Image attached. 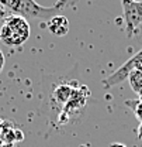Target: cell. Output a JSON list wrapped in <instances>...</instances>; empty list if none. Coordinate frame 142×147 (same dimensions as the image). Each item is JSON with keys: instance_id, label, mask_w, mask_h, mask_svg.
<instances>
[{"instance_id": "2", "label": "cell", "mask_w": 142, "mask_h": 147, "mask_svg": "<svg viewBox=\"0 0 142 147\" xmlns=\"http://www.w3.org/2000/svg\"><path fill=\"white\" fill-rule=\"evenodd\" d=\"M30 37V24L21 16L11 14L0 18V40L10 47L24 44Z\"/></svg>"}, {"instance_id": "10", "label": "cell", "mask_w": 142, "mask_h": 147, "mask_svg": "<svg viewBox=\"0 0 142 147\" xmlns=\"http://www.w3.org/2000/svg\"><path fill=\"white\" fill-rule=\"evenodd\" d=\"M23 139H24L23 131H21V130H18V129H16V142H21Z\"/></svg>"}, {"instance_id": "8", "label": "cell", "mask_w": 142, "mask_h": 147, "mask_svg": "<svg viewBox=\"0 0 142 147\" xmlns=\"http://www.w3.org/2000/svg\"><path fill=\"white\" fill-rule=\"evenodd\" d=\"M75 1H76V0H58L55 6H58V7H59L61 10H63L65 7H68L69 4H72V3H75Z\"/></svg>"}, {"instance_id": "3", "label": "cell", "mask_w": 142, "mask_h": 147, "mask_svg": "<svg viewBox=\"0 0 142 147\" xmlns=\"http://www.w3.org/2000/svg\"><path fill=\"white\" fill-rule=\"evenodd\" d=\"M141 67H142V50L138 51L134 57H131L127 62H124L117 71H114L110 76H107L106 79L103 81L104 88L108 89V88H111V86H114V85L121 84L123 81L128 79L129 75L134 72V71L139 69Z\"/></svg>"}, {"instance_id": "11", "label": "cell", "mask_w": 142, "mask_h": 147, "mask_svg": "<svg viewBox=\"0 0 142 147\" xmlns=\"http://www.w3.org/2000/svg\"><path fill=\"white\" fill-rule=\"evenodd\" d=\"M3 67H4V54H3V51L0 50V72H1Z\"/></svg>"}, {"instance_id": "13", "label": "cell", "mask_w": 142, "mask_h": 147, "mask_svg": "<svg viewBox=\"0 0 142 147\" xmlns=\"http://www.w3.org/2000/svg\"><path fill=\"white\" fill-rule=\"evenodd\" d=\"M111 147H125L124 144H120V143H115V144H111Z\"/></svg>"}, {"instance_id": "15", "label": "cell", "mask_w": 142, "mask_h": 147, "mask_svg": "<svg viewBox=\"0 0 142 147\" xmlns=\"http://www.w3.org/2000/svg\"><path fill=\"white\" fill-rule=\"evenodd\" d=\"M0 146H1V142H0Z\"/></svg>"}, {"instance_id": "1", "label": "cell", "mask_w": 142, "mask_h": 147, "mask_svg": "<svg viewBox=\"0 0 142 147\" xmlns=\"http://www.w3.org/2000/svg\"><path fill=\"white\" fill-rule=\"evenodd\" d=\"M0 4H3L7 10H11L13 14L21 16L25 20L33 18L49 21L52 17L58 16V11H61L58 6L44 7L35 0H0Z\"/></svg>"}, {"instance_id": "12", "label": "cell", "mask_w": 142, "mask_h": 147, "mask_svg": "<svg viewBox=\"0 0 142 147\" xmlns=\"http://www.w3.org/2000/svg\"><path fill=\"white\" fill-rule=\"evenodd\" d=\"M138 137L142 139V123L139 125V127H138Z\"/></svg>"}, {"instance_id": "4", "label": "cell", "mask_w": 142, "mask_h": 147, "mask_svg": "<svg viewBox=\"0 0 142 147\" xmlns=\"http://www.w3.org/2000/svg\"><path fill=\"white\" fill-rule=\"evenodd\" d=\"M123 10H124L125 28L128 36L131 37L135 28L142 23V0L134 1V0H121Z\"/></svg>"}, {"instance_id": "7", "label": "cell", "mask_w": 142, "mask_h": 147, "mask_svg": "<svg viewBox=\"0 0 142 147\" xmlns=\"http://www.w3.org/2000/svg\"><path fill=\"white\" fill-rule=\"evenodd\" d=\"M128 105L132 108L135 117L142 123V99L141 100H135V103H131V100H128Z\"/></svg>"}, {"instance_id": "9", "label": "cell", "mask_w": 142, "mask_h": 147, "mask_svg": "<svg viewBox=\"0 0 142 147\" xmlns=\"http://www.w3.org/2000/svg\"><path fill=\"white\" fill-rule=\"evenodd\" d=\"M4 17H7V9L3 4H0V18H4Z\"/></svg>"}, {"instance_id": "6", "label": "cell", "mask_w": 142, "mask_h": 147, "mask_svg": "<svg viewBox=\"0 0 142 147\" xmlns=\"http://www.w3.org/2000/svg\"><path fill=\"white\" fill-rule=\"evenodd\" d=\"M73 91H75V89L72 88L71 85H68V84H61V85H58L56 89L53 91V99H55L61 106H65V105L69 102V99L72 98Z\"/></svg>"}, {"instance_id": "14", "label": "cell", "mask_w": 142, "mask_h": 147, "mask_svg": "<svg viewBox=\"0 0 142 147\" xmlns=\"http://www.w3.org/2000/svg\"><path fill=\"white\" fill-rule=\"evenodd\" d=\"M0 147H14V146H13V144H7V143H3V144H1Z\"/></svg>"}, {"instance_id": "5", "label": "cell", "mask_w": 142, "mask_h": 147, "mask_svg": "<svg viewBox=\"0 0 142 147\" xmlns=\"http://www.w3.org/2000/svg\"><path fill=\"white\" fill-rule=\"evenodd\" d=\"M47 27L51 31V34L56 37H63L69 31V20L62 14H58L47 23Z\"/></svg>"}]
</instances>
